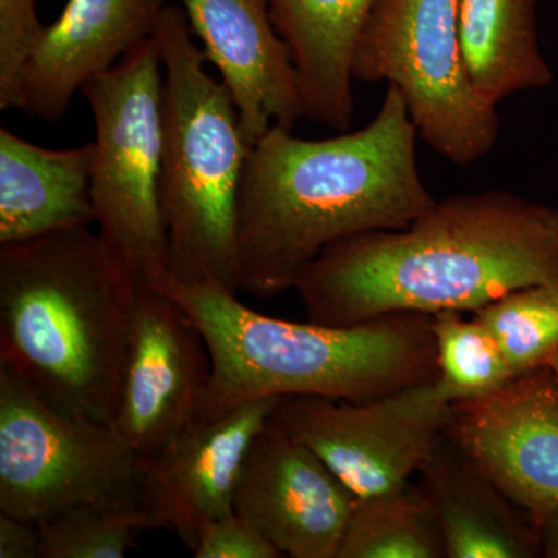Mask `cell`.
<instances>
[{"mask_svg":"<svg viewBox=\"0 0 558 558\" xmlns=\"http://www.w3.org/2000/svg\"><path fill=\"white\" fill-rule=\"evenodd\" d=\"M558 278V209L502 190L436 201L405 229L323 250L295 290L310 322L357 326L388 315L476 312Z\"/></svg>","mask_w":558,"mask_h":558,"instance_id":"obj_1","label":"cell"},{"mask_svg":"<svg viewBox=\"0 0 558 558\" xmlns=\"http://www.w3.org/2000/svg\"><path fill=\"white\" fill-rule=\"evenodd\" d=\"M418 135L388 86L376 117L337 137L270 128L250 148L238 202V289L271 299L333 242L409 227L436 204L417 167Z\"/></svg>","mask_w":558,"mask_h":558,"instance_id":"obj_2","label":"cell"},{"mask_svg":"<svg viewBox=\"0 0 558 558\" xmlns=\"http://www.w3.org/2000/svg\"><path fill=\"white\" fill-rule=\"evenodd\" d=\"M137 275L90 227L0 245V369L113 425Z\"/></svg>","mask_w":558,"mask_h":558,"instance_id":"obj_3","label":"cell"},{"mask_svg":"<svg viewBox=\"0 0 558 558\" xmlns=\"http://www.w3.org/2000/svg\"><path fill=\"white\" fill-rule=\"evenodd\" d=\"M145 281L178 301L207 341L199 413L286 396L365 400L438 376L432 315L339 328L260 314L218 281L183 282L167 270Z\"/></svg>","mask_w":558,"mask_h":558,"instance_id":"obj_4","label":"cell"},{"mask_svg":"<svg viewBox=\"0 0 558 558\" xmlns=\"http://www.w3.org/2000/svg\"><path fill=\"white\" fill-rule=\"evenodd\" d=\"M163 64L160 204L167 271L238 289V202L248 146L222 81L209 76L183 9L165 7L154 33Z\"/></svg>","mask_w":558,"mask_h":558,"instance_id":"obj_5","label":"cell"},{"mask_svg":"<svg viewBox=\"0 0 558 558\" xmlns=\"http://www.w3.org/2000/svg\"><path fill=\"white\" fill-rule=\"evenodd\" d=\"M163 64L156 38L83 87L95 123L90 196L95 226L140 279L167 270L161 215Z\"/></svg>","mask_w":558,"mask_h":558,"instance_id":"obj_6","label":"cell"},{"mask_svg":"<svg viewBox=\"0 0 558 558\" xmlns=\"http://www.w3.org/2000/svg\"><path fill=\"white\" fill-rule=\"evenodd\" d=\"M352 78L396 87L418 138L458 167L497 143V108L481 100L462 57L459 0H379L355 47Z\"/></svg>","mask_w":558,"mask_h":558,"instance_id":"obj_7","label":"cell"},{"mask_svg":"<svg viewBox=\"0 0 558 558\" xmlns=\"http://www.w3.org/2000/svg\"><path fill=\"white\" fill-rule=\"evenodd\" d=\"M142 458L116 427L62 413L0 369V512L140 509Z\"/></svg>","mask_w":558,"mask_h":558,"instance_id":"obj_8","label":"cell"},{"mask_svg":"<svg viewBox=\"0 0 558 558\" xmlns=\"http://www.w3.org/2000/svg\"><path fill=\"white\" fill-rule=\"evenodd\" d=\"M454 402L438 376L365 400L286 396L269 424L314 450L359 498L411 483L446 436Z\"/></svg>","mask_w":558,"mask_h":558,"instance_id":"obj_9","label":"cell"},{"mask_svg":"<svg viewBox=\"0 0 558 558\" xmlns=\"http://www.w3.org/2000/svg\"><path fill=\"white\" fill-rule=\"evenodd\" d=\"M211 376L207 341L168 293L140 282L113 427L148 458L199 413Z\"/></svg>","mask_w":558,"mask_h":558,"instance_id":"obj_10","label":"cell"},{"mask_svg":"<svg viewBox=\"0 0 558 558\" xmlns=\"http://www.w3.org/2000/svg\"><path fill=\"white\" fill-rule=\"evenodd\" d=\"M447 436L535 526L558 509V381L550 366L454 402Z\"/></svg>","mask_w":558,"mask_h":558,"instance_id":"obj_11","label":"cell"},{"mask_svg":"<svg viewBox=\"0 0 558 558\" xmlns=\"http://www.w3.org/2000/svg\"><path fill=\"white\" fill-rule=\"evenodd\" d=\"M277 400L197 413L159 451L142 458L140 509L154 529L174 532L193 550L202 529L234 513L242 464Z\"/></svg>","mask_w":558,"mask_h":558,"instance_id":"obj_12","label":"cell"},{"mask_svg":"<svg viewBox=\"0 0 558 558\" xmlns=\"http://www.w3.org/2000/svg\"><path fill=\"white\" fill-rule=\"evenodd\" d=\"M357 501L314 450L267 421L242 464L233 512L282 557L337 558Z\"/></svg>","mask_w":558,"mask_h":558,"instance_id":"obj_13","label":"cell"},{"mask_svg":"<svg viewBox=\"0 0 558 558\" xmlns=\"http://www.w3.org/2000/svg\"><path fill=\"white\" fill-rule=\"evenodd\" d=\"M205 60L219 70L240 113L248 148L270 128L304 119L288 44L271 21L269 0H180Z\"/></svg>","mask_w":558,"mask_h":558,"instance_id":"obj_14","label":"cell"},{"mask_svg":"<svg viewBox=\"0 0 558 558\" xmlns=\"http://www.w3.org/2000/svg\"><path fill=\"white\" fill-rule=\"evenodd\" d=\"M167 5L165 0H68L25 65L16 108L44 121L61 119L76 92L153 38Z\"/></svg>","mask_w":558,"mask_h":558,"instance_id":"obj_15","label":"cell"},{"mask_svg":"<svg viewBox=\"0 0 558 558\" xmlns=\"http://www.w3.org/2000/svg\"><path fill=\"white\" fill-rule=\"evenodd\" d=\"M447 558L542 557L537 526L444 436L418 472Z\"/></svg>","mask_w":558,"mask_h":558,"instance_id":"obj_16","label":"cell"},{"mask_svg":"<svg viewBox=\"0 0 558 558\" xmlns=\"http://www.w3.org/2000/svg\"><path fill=\"white\" fill-rule=\"evenodd\" d=\"M92 142L49 149L0 130V245L95 223Z\"/></svg>","mask_w":558,"mask_h":558,"instance_id":"obj_17","label":"cell"},{"mask_svg":"<svg viewBox=\"0 0 558 558\" xmlns=\"http://www.w3.org/2000/svg\"><path fill=\"white\" fill-rule=\"evenodd\" d=\"M379 0H269L295 65L304 119L344 131L354 112L352 58Z\"/></svg>","mask_w":558,"mask_h":558,"instance_id":"obj_18","label":"cell"},{"mask_svg":"<svg viewBox=\"0 0 558 558\" xmlns=\"http://www.w3.org/2000/svg\"><path fill=\"white\" fill-rule=\"evenodd\" d=\"M459 36L470 81L488 106L554 81L539 49L537 0H459Z\"/></svg>","mask_w":558,"mask_h":558,"instance_id":"obj_19","label":"cell"},{"mask_svg":"<svg viewBox=\"0 0 558 558\" xmlns=\"http://www.w3.org/2000/svg\"><path fill=\"white\" fill-rule=\"evenodd\" d=\"M337 558H447L442 535L421 486L359 498Z\"/></svg>","mask_w":558,"mask_h":558,"instance_id":"obj_20","label":"cell"},{"mask_svg":"<svg viewBox=\"0 0 558 558\" xmlns=\"http://www.w3.org/2000/svg\"><path fill=\"white\" fill-rule=\"evenodd\" d=\"M473 315L498 340L513 376L558 357V278L513 290Z\"/></svg>","mask_w":558,"mask_h":558,"instance_id":"obj_21","label":"cell"},{"mask_svg":"<svg viewBox=\"0 0 558 558\" xmlns=\"http://www.w3.org/2000/svg\"><path fill=\"white\" fill-rule=\"evenodd\" d=\"M462 314L432 315L438 379L453 402L488 395L515 377L494 333L475 315Z\"/></svg>","mask_w":558,"mask_h":558,"instance_id":"obj_22","label":"cell"},{"mask_svg":"<svg viewBox=\"0 0 558 558\" xmlns=\"http://www.w3.org/2000/svg\"><path fill=\"white\" fill-rule=\"evenodd\" d=\"M39 558H123L143 531L154 529L142 509L80 506L40 521Z\"/></svg>","mask_w":558,"mask_h":558,"instance_id":"obj_23","label":"cell"},{"mask_svg":"<svg viewBox=\"0 0 558 558\" xmlns=\"http://www.w3.org/2000/svg\"><path fill=\"white\" fill-rule=\"evenodd\" d=\"M44 28L36 0H0V109L16 108L22 73Z\"/></svg>","mask_w":558,"mask_h":558,"instance_id":"obj_24","label":"cell"},{"mask_svg":"<svg viewBox=\"0 0 558 558\" xmlns=\"http://www.w3.org/2000/svg\"><path fill=\"white\" fill-rule=\"evenodd\" d=\"M191 553L196 558L282 557L258 529L236 513L211 521L202 529L196 546Z\"/></svg>","mask_w":558,"mask_h":558,"instance_id":"obj_25","label":"cell"},{"mask_svg":"<svg viewBox=\"0 0 558 558\" xmlns=\"http://www.w3.org/2000/svg\"><path fill=\"white\" fill-rule=\"evenodd\" d=\"M39 523L0 512V558H39Z\"/></svg>","mask_w":558,"mask_h":558,"instance_id":"obj_26","label":"cell"},{"mask_svg":"<svg viewBox=\"0 0 558 558\" xmlns=\"http://www.w3.org/2000/svg\"><path fill=\"white\" fill-rule=\"evenodd\" d=\"M537 531L542 557L558 558V509L539 521Z\"/></svg>","mask_w":558,"mask_h":558,"instance_id":"obj_27","label":"cell"},{"mask_svg":"<svg viewBox=\"0 0 558 558\" xmlns=\"http://www.w3.org/2000/svg\"><path fill=\"white\" fill-rule=\"evenodd\" d=\"M550 369L554 371V374H556V377H557V381H558V357L556 360H554L553 363H550Z\"/></svg>","mask_w":558,"mask_h":558,"instance_id":"obj_28","label":"cell"}]
</instances>
